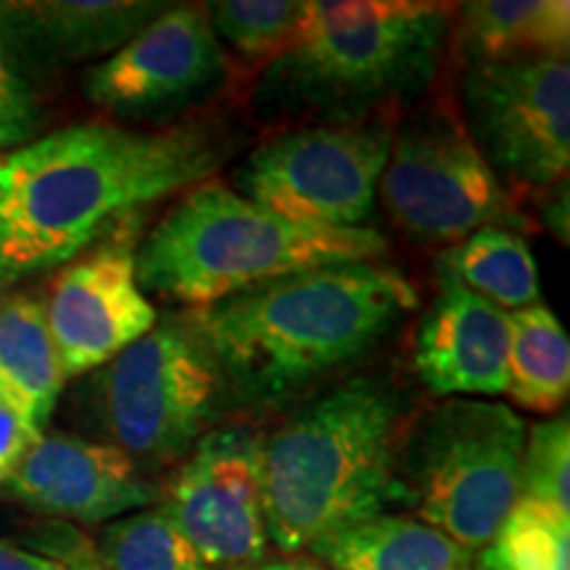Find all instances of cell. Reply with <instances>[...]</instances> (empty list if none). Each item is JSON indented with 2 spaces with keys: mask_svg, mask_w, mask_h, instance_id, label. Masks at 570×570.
Returning <instances> with one entry per match:
<instances>
[{
  "mask_svg": "<svg viewBox=\"0 0 570 570\" xmlns=\"http://www.w3.org/2000/svg\"><path fill=\"white\" fill-rule=\"evenodd\" d=\"M233 154L217 125L88 122L0 156V259L17 277L75 259L138 206L196 188Z\"/></svg>",
  "mask_w": 570,
  "mask_h": 570,
  "instance_id": "1",
  "label": "cell"
},
{
  "mask_svg": "<svg viewBox=\"0 0 570 570\" xmlns=\"http://www.w3.org/2000/svg\"><path fill=\"white\" fill-rule=\"evenodd\" d=\"M417 306L396 267L352 262L296 273L188 309L240 404H277L362 360Z\"/></svg>",
  "mask_w": 570,
  "mask_h": 570,
  "instance_id": "2",
  "label": "cell"
},
{
  "mask_svg": "<svg viewBox=\"0 0 570 570\" xmlns=\"http://www.w3.org/2000/svg\"><path fill=\"white\" fill-rule=\"evenodd\" d=\"M454 6L306 0L288 46L262 69L252 106L267 125H360L415 104L436 80Z\"/></svg>",
  "mask_w": 570,
  "mask_h": 570,
  "instance_id": "3",
  "label": "cell"
},
{
  "mask_svg": "<svg viewBox=\"0 0 570 570\" xmlns=\"http://www.w3.org/2000/svg\"><path fill=\"white\" fill-rule=\"evenodd\" d=\"M404 404L386 377L356 375L309 399L265 439V525L281 552L383 515L399 504Z\"/></svg>",
  "mask_w": 570,
  "mask_h": 570,
  "instance_id": "4",
  "label": "cell"
},
{
  "mask_svg": "<svg viewBox=\"0 0 570 570\" xmlns=\"http://www.w3.org/2000/svg\"><path fill=\"white\" fill-rule=\"evenodd\" d=\"M386 248L373 227L296 225L230 185L202 183L140 240L135 275L146 296L204 309L306 269L375 262Z\"/></svg>",
  "mask_w": 570,
  "mask_h": 570,
  "instance_id": "5",
  "label": "cell"
},
{
  "mask_svg": "<svg viewBox=\"0 0 570 570\" xmlns=\"http://www.w3.org/2000/svg\"><path fill=\"white\" fill-rule=\"evenodd\" d=\"M225 377L188 312L156 320L146 336L92 370L77 415L142 473L185 460L227 402Z\"/></svg>",
  "mask_w": 570,
  "mask_h": 570,
  "instance_id": "6",
  "label": "cell"
},
{
  "mask_svg": "<svg viewBox=\"0 0 570 570\" xmlns=\"http://www.w3.org/2000/svg\"><path fill=\"white\" fill-rule=\"evenodd\" d=\"M525 420L508 404L446 399L404 431L399 504L468 550H483L523 497Z\"/></svg>",
  "mask_w": 570,
  "mask_h": 570,
  "instance_id": "7",
  "label": "cell"
},
{
  "mask_svg": "<svg viewBox=\"0 0 570 570\" xmlns=\"http://www.w3.org/2000/svg\"><path fill=\"white\" fill-rule=\"evenodd\" d=\"M394 127L386 122L291 127L254 148L230 188L296 225L365 227L375 212Z\"/></svg>",
  "mask_w": 570,
  "mask_h": 570,
  "instance_id": "8",
  "label": "cell"
},
{
  "mask_svg": "<svg viewBox=\"0 0 570 570\" xmlns=\"http://www.w3.org/2000/svg\"><path fill=\"white\" fill-rule=\"evenodd\" d=\"M377 190L394 225L420 246L460 244L508 219L512 204L460 114L441 104L396 127Z\"/></svg>",
  "mask_w": 570,
  "mask_h": 570,
  "instance_id": "9",
  "label": "cell"
},
{
  "mask_svg": "<svg viewBox=\"0 0 570 570\" xmlns=\"http://www.w3.org/2000/svg\"><path fill=\"white\" fill-rule=\"evenodd\" d=\"M460 119L510 198L554 188L570 164L568 59L465 67Z\"/></svg>",
  "mask_w": 570,
  "mask_h": 570,
  "instance_id": "10",
  "label": "cell"
},
{
  "mask_svg": "<svg viewBox=\"0 0 570 570\" xmlns=\"http://www.w3.org/2000/svg\"><path fill=\"white\" fill-rule=\"evenodd\" d=\"M230 80V59L204 6L173 3L146 30L85 75V98L114 119L164 130L214 101Z\"/></svg>",
  "mask_w": 570,
  "mask_h": 570,
  "instance_id": "11",
  "label": "cell"
},
{
  "mask_svg": "<svg viewBox=\"0 0 570 570\" xmlns=\"http://www.w3.org/2000/svg\"><path fill=\"white\" fill-rule=\"evenodd\" d=\"M265 436L246 425L209 428L164 487V508L209 570L265 558Z\"/></svg>",
  "mask_w": 570,
  "mask_h": 570,
  "instance_id": "12",
  "label": "cell"
},
{
  "mask_svg": "<svg viewBox=\"0 0 570 570\" xmlns=\"http://www.w3.org/2000/svg\"><path fill=\"white\" fill-rule=\"evenodd\" d=\"M138 230L127 217L56 273L46 320L63 375H90L156 325L151 298L135 275Z\"/></svg>",
  "mask_w": 570,
  "mask_h": 570,
  "instance_id": "13",
  "label": "cell"
},
{
  "mask_svg": "<svg viewBox=\"0 0 570 570\" xmlns=\"http://www.w3.org/2000/svg\"><path fill=\"white\" fill-rule=\"evenodd\" d=\"M6 491L38 515L88 525L151 508L159 497V487L119 449L63 431L42 433Z\"/></svg>",
  "mask_w": 570,
  "mask_h": 570,
  "instance_id": "14",
  "label": "cell"
},
{
  "mask_svg": "<svg viewBox=\"0 0 570 570\" xmlns=\"http://www.w3.org/2000/svg\"><path fill=\"white\" fill-rule=\"evenodd\" d=\"M169 6L156 0L0 3V38L32 80L90 59H109Z\"/></svg>",
  "mask_w": 570,
  "mask_h": 570,
  "instance_id": "15",
  "label": "cell"
},
{
  "mask_svg": "<svg viewBox=\"0 0 570 570\" xmlns=\"http://www.w3.org/2000/svg\"><path fill=\"white\" fill-rule=\"evenodd\" d=\"M510 312L441 281L436 302L420 320L415 370L444 399L508 394Z\"/></svg>",
  "mask_w": 570,
  "mask_h": 570,
  "instance_id": "16",
  "label": "cell"
},
{
  "mask_svg": "<svg viewBox=\"0 0 570 570\" xmlns=\"http://www.w3.org/2000/svg\"><path fill=\"white\" fill-rule=\"evenodd\" d=\"M458 51L468 67L529 59H568L566 0H475L460 6Z\"/></svg>",
  "mask_w": 570,
  "mask_h": 570,
  "instance_id": "17",
  "label": "cell"
},
{
  "mask_svg": "<svg viewBox=\"0 0 570 570\" xmlns=\"http://www.w3.org/2000/svg\"><path fill=\"white\" fill-rule=\"evenodd\" d=\"M309 552L331 570H479L473 550L423 520L391 512L348 525Z\"/></svg>",
  "mask_w": 570,
  "mask_h": 570,
  "instance_id": "18",
  "label": "cell"
},
{
  "mask_svg": "<svg viewBox=\"0 0 570 570\" xmlns=\"http://www.w3.org/2000/svg\"><path fill=\"white\" fill-rule=\"evenodd\" d=\"M439 281L458 283L504 312L541 302V285L529 244L504 227H481L436 259Z\"/></svg>",
  "mask_w": 570,
  "mask_h": 570,
  "instance_id": "19",
  "label": "cell"
},
{
  "mask_svg": "<svg viewBox=\"0 0 570 570\" xmlns=\"http://www.w3.org/2000/svg\"><path fill=\"white\" fill-rule=\"evenodd\" d=\"M0 381L11 386L46 428L67 375L38 296L9 294L0 302Z\"/></svg>",
  "mask_w": 570,
  "mask_h": 570,
  "instance_id": "20",
  "label": "cell"
},
{
  "mask_svg": "<svg viewBox=\"0 0 570 570\" xmlns=\"http://www.w3.org/2000/svg\"><path fill=\"white\" fill-rule=\"evenodd\" d=\"M570 394V341L547 306L510 312L508 396L518 407L550 415Z\"/></svg>",
  "mask_w": 570,
  "mask_h": 570,
  "instance_id": "21",
  "label": "cell"
},
{
  "mask_svg": "<svg viewBox=\"0 0 570 570\" xmlns=\"http://www.w3.org/2000/svg\"><path fill=\"white\" fill-rule=\"evenodd\" d=\"M67 570H209L164 504L111 520L90 550H69Z\"/></svg>",
  "mask_w": 570,
  "mask_h": 570,
  "instance_id": "22",
  "label": "cell"
},
{
  "mask_svg": "<svg viewBox=\"0 0 570 570\" xmlns=\"http://www.w3.org/2000/svg\"><path fill=\"white\" fill-rule=\"evenodd\" d=\"M475 562L479 570H570V512L520 499Z\"/></svg>",
  "mask_w": 570,
  "mask_h": 570,
  "instance_id": "23",
  "label": "cell"
},
{
  "mask_svg": "<svg viewBox=\"0 0 570 570\" xmlns=\"http://www.w3.org/2000/svg\"><path fill=\"white\" fill-rule=\"evenodd\" d=\"M204 9L219 42L265 69L296 35L304 0H217Z\"/></svg>",
  "mask_w": 570,
  "mask_h": 570,
  "instance_id": "24",
  "label": "cell"
},
{
  "mask_svg": "<svg viewBox=\"0 0 570 570\" xmlns=\"http://www.w3.org/2000/svg\"><path fill=\"white\" fill-rule=\"evenodd\" d=\"M570 512V420H544L525 433L523 497Z\"/></svg>",
  "mask_w": 570,
  "mask_h": 570,
  "instance_id": "25",
  "label": "cell"
},
{
  "mask_svg": "<svg viewBox=\"0 0 570 570\" xmlns=\"http://www.w3.org/2000/svg\"><path fill=\"white\" fill-rule=\"evenodd\" d=\"M42 114L32 80L21 71L0 38V148L27 146L40 130Z\"/></svg>",
  "mask_w": 570,
  "mask_h": 570,
  "instance_id": "26",
  "label": "cell"
},
{
  "mask_svg": "<svg viewBox=\"0 0 570 570\" xmlns=\"http://www.w3.org/2000/svg\"><path fill=\"white\" fill-rule=\"evenodd\" d=\"M46 428H42L11 386L0 381V491L9 487L11 475L17 473L30 449L38 444Z\"/></svg>",
  "mask_w": 570,
  "mask_h": 570,
  "instance_id": "27",
  "label": "cell"
},
{
  "mask_svg": "<svg viewBox=\"0 0 570 570\" xmlns=\"http://www.w3.org/2000/svg\"><path fill=\"white\" fill-rule=\"evenodd\" d=\"M0 570H67L48 554L24 550V547L0 541Z\"/></svg>",
  "mask_w": 570,
  "mask_h": 570,
  "instance_id": "28",
  "label": "cell"
},
{
  "mask_svg": "<svg viewBox=\"0 0 570 570\" xmlns=\"http://www.w3.org/2000/svg\"><path fill=\"white\" fill-rule=\"evenodd\" d=\"M227 570H327L317 562H304V560H277V562H252V566H238Z\"/></svg>",
  "mask_w": 570,
  "mask_h": 570,
  "instance_id": "29",
  "label": "cell"
},
{
  "mask_svg": "<svg viewBox=\"0 0 570 570\" xmlns=\"http://www.w3.org/2000/svg\"><path fill=\"white\" fill-rule=\"evenodd\" d=\"M17 281H19V277L11 273V269H9V265H6V262H3V259H0V302H3V298H6V296H9L11 285H13V283H17Z\"/></svg>",
  "mask_w": 570,
  "mask_h": 570,
  "instance_id": "30",
  "label": "cell"
}]
</instances>
